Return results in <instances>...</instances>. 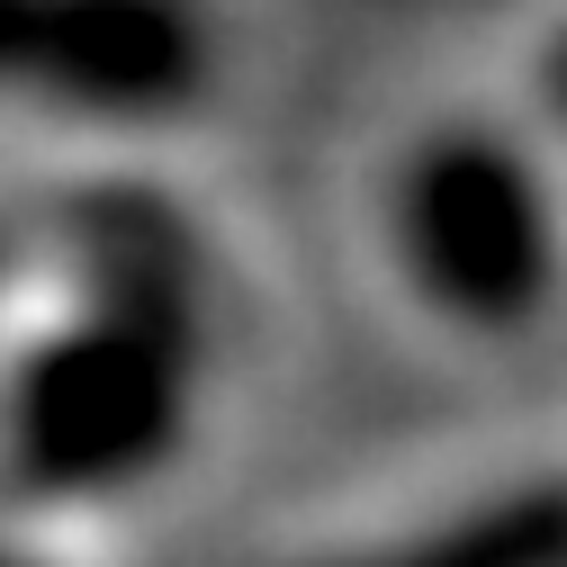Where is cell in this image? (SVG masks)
I'll use <instances>...</instances> for the list:
<instances>
[{
	"label": "cell",
	"instance_id": "6",
	"mask_svg": "<svg viewBox=\"0 0 567 567\" xmlns=\"http://www.w3.org/2000/svg\"><path fill=\"white\" fill-rule=\"evenodd\" d=\"M0 567H73L54 549V532H28V523H0Z\"/></svg>",
	"mask_w": 567,
	"mask_h": 567
},
{
	"label": "cell",
	"instance_id": "5",
	"mask_svg": "<svg viewBox=\"0 0 567 567\" xmlns=\"http://www.w3.org/2000/svg\"><path fill=\"white\" fill-rule=\"evenodd\" d=\"M532 126L549 135V145L567 154V19L549 28V45H540V82H532Z\"/></svg>",
	"mask_w": 567,
	"mask_h": 567
},
{
	"label": "cell",
	"instance_id": "1",
	"mask_svg": "<svg viewBox=\"0 0 567 567\" xmlns=\"http://www.w3.org/2000/svg\"><path fill=\"white\" fill-rule=\"evenodd\" d=\"M217 405L207 298L154 252H91L0 316V523H82L172 486Z\"/></svg>",
	"mask_w": 567,
	"mask_h": 567
},
{
	"label": "cell",
	"instance_id": "3",
	"mask_svg": "<svg viewBox=\"0 0 567 567\" xmlns=\"http://www.w3.org/2000/svg\"><path fill=\"white\" fill-rule=\"evenodd\" d=\"M226 91L217 0H0V117L91 145L181 135Z\"/></svg>",
	"mask_w": 567,
	"mask_h": 567
},
{
	"label": "cell",
	"instance_id": "4",
	"mask_svg": "<svg viewBox=\"0 0 567 567\" xmlns=\"http://www.w3.org/2000/svg\"><path fill=\"white\" fill-rule=\"evenodd\" d=\"M316 567H567V477L468 495L460 514L379 532V540L333 549Z\"/></svg>",
	"mask_w": 567,
	"mask_h": 567
},
{
	"label": "cell",
	"instance_id": "2",
	"mask_svg": "<svg viewBox=\"0 0 567 567\" xmlns=\"http://www.w3.org/2000/svg\"><path fill=\"white\" fill-rule=\"evenodd\" d=\"M370 261L451 351H523L567 316V154L532 109H423L370 172Z\"/></svg>",
	"mask_w": 567,
	"mask_h": 567
}]
</instances>
